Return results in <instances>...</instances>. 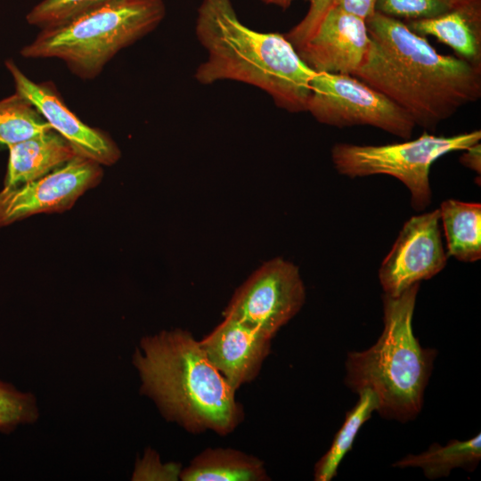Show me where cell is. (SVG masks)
Listing matches in <instances>:
<instances>
[{"label":"cell","mask_w":481,"mask_h":481,"mask_svg":"<svg viewBox=\"0 0 481 481\" xmlns=\"http://www.w3.org/2000/svg\"><path fill=\"white\" fill-rule=\"evenodd\" d=\"M370 45L354 77L404 109L416 126L439 123L481 97V66L439 53L396 18L375 12L366 20Z\"/></svg>","instance_id":"6da1fadb"},{"label":"cell","mask_w":481,"mask_h":481,"mask_svg":"<svg viewBox=\"0 0 481 481\" xmlns=\"http://www.w3.org/2000/svg\"><path fill=\"white\" fill-rule=\"evenodd\" d=\"M195 33L207 59L194 77L203 85L233 80L257 86L289 112L306 111L316 73L282 34L256 31L237 16L231 0H201Z\"/></svg>","instance_id":"7a4b0ae2"},{"label":"cell","mask_w":481,"mask_h":481,"mask_svg":"<svg viewBox=\"0 0 481 481\" xmlns=\"http://www.w3.org/2000/svg\"><path fill=\"white\" fill-rule=\"evenodd\" d=\"M134 364L142 391L164 415L192 431L231 432L240 420L235 389L212 365L192 334L182 330L145 337Z\"/></svg>","instance_id":"3957f363"},{"label":"cell","mask_w":481,"mask_h":481,"mask_svg":"<svg viewBox=\"0 0 481 481\" xmlns=\"http://www.w3.org/2000/svg\"><path fill=\"white\" fill-rule=\"evenodd\" d=\"M419 288L415 283L398 296L384 294L380 337L366 350L349 352L346 361V385L355 393L371 389L378 399V412L401 422L420 412L436 354L423 348L413 334Z\"/></svg>","instance_id":"277c9868"},{"label":"cell","mask_w":481,"mask_h":481,"mask_svg":"<svg viewBox=\"0 0 481 481\" xmlns=\"http://www.w3.org/2000/svg\"><path fill=\"white\" fill-rule=\"evenodd\" d=\"M165 14L163 0H114L68 23L41 29L20 54L60 59L74 75L93 79L120 50L154 30Z\"/></svg>","instance_id":"5b68a950"},{"label":"cell","mask_w":481,"mask_h":481,"mask_svg":"<svg viewBox=\"0 0 481 481\" xmlns=\"http://www.w3.org/2000/svg\"><path fill=\"white\" fill-rule=\"evenodd\" d=\"M481 131L452 136L424 132L414 140L384 145L336 143L331 159L336 170L351 178L388 175L400 180L411 192L412 205L423 210L431 202L429 170L440 157L465 151L478 143Z\"/></svg>","instance_id":"8992f818"},{"label":"cell","mask_w":481,"mask_h":481,"mask_svg":"<svg viewBox=\"0 0 481 481\" xmlns=\"http://www.w3.org/2000/svg\"><path fill=\"white\" fill-rule=\"evenodd\" d=\"M306 111L337 127L371 126L403 139L416 126L411 116L382 93L352 75L315 73Z\"/></svg>","instance_id":"52a82bcc"},{"label":"cell","mask_w":481,"mask_h":481,"mask_svg":"<svg viewBox=\"0 0 481 481\" xmlns=\"http://www.w3.org/2000/svg\"><path fill=\"white\" fill-rule=\"evenodd\" d=\"M305 299L298 267L275 257L265 262L240 286L224 315L256 328L272 338L298 314Z\"/></svg>","instance_id":"ba28073f"},{"label":"cell","mask_w":481,"mask_h":481,"mask_svg":"<svg viewBox=\"0 0 481 481\" xmlns=\"http://www.w3.org/2000/svg\"><path fill=\"white\" fill-rule=\"evenodd\" d=\"M102 165L78 155L51 173L0 192V227L42 213L69 209L102 178Z\"/></svg>","instance_id":"9c48e42d"},{"label":"cell","mask_w":481,"mask_h":481,"mask_svg":"<svg viewBox=\"0 0 481 481\" xmlns=\"http://www.w3.org/2000/svg\"><path fill=\"white\" fill-rule=\"evenodd\" d=\"M439 221V209H436L405 222L379 270L385 294L398 296L444 269L448 255L443 245Z\"/></svg>","instance_id":"30bf717a"},{"label":"cell","mask_w":481,"mask_h":481,"mask_svg":"<svg viewBox=\"0 0 481 481\" xmlns=\"http://www.w3.org/2000/svg\"><path fill=\"white\" fill-rule=\"evenodd\" d=\"M369 45L366 20L333 4L296 51L316 73L353 76L363 63Z\"/></svg>","instance_id":"8fae6325"},{"label":"cell","mask_w":481,"mask_h":481,"mask_svg":"<svg viewBox=\"0 0 481 481\" xmlns=\"http://www.w3.org/2000/svg\"><path fill=\"white\" fill-rule=\"evenodd\" d=\"M5 66L12 76L16 92L29 101L80 155L102 166H111L119 159L121 152L117 143L102 130L82 122L52 86L32 81L12 60L6 61Z\"/></svg>","instance_id":"7c38bea8"},{"label":"cell","mask_w":481,"mask_h":481,"mask_svg":"<svg viewBox=\"0 0 481 481\" xmlns=\"http://www.w3.org/2000/svg\"><path fill=\"white\" fill-rule=\"evenodd\" d=\"M271 338L231 317L200 341L208 359L236 390L254 379L269 353Z\"/></svg>","instance_id":"4fadbf2b"},{"label":"cell","mask_w":481,"mask_h":481,"mask_svg":"<svg viewBox=\"0 0 481 481\" xmlns=\"http://www.w3.org/2000/svg\"><path fill=\"white\" fill-rule=\"evenodd\" d=\"M414 33L432 36L458 57L481 66V0L463 4L438 16L404 21Z\"/></svg>","instance_id":"5bb4252c"},{"label":"cell","mask_w":481,"mask_h":481,"mask_svg":"<svg viewBox=\"0 0 481 481\" xmlns=\"http://www.w3.org/2000/svg\"><path fill=\"white\" fill-rule=\"evenodd\" d=\"M4 188L37 180L65 165L77 151L53 129L10 146Z\"/></svg>","instance_id":"9a60e30c"},{"label":"cell","mask_w":481,"mask_h":481,"mask_svg":"<svg viewBox=\"0 0 481 481\" xmlns=\"http://www.w3.org/2000/svg\"><path fill=\"white\" fill-rule=\"evenodd\" d=\"M440 220L446 239L447 255L462 262L481 257V205L446 200L442 202Z\"/></svg>","instance_id":"2e32d148"},{"label":"cell","mask_w":481,"mask_h":481,"mask_svg":"<svg viewBox=\"0 0 481 481\" xmlns=\"http://www.w3.org/2000/svg\"><path fill=\"white\" fill-rule=\"evenodd\" d=\"M180 477L184 481H258L266 479L263 463L232 449H208L197 456Z\"/></svg>","instance_id":"e0dca14e"},{"label":"cell","mask_w":481,"mask_h":481,"mask_svg":"<svg viewBox=\"0 0 481 481\" xmlns=\"http://www.w3.org/2000/svg\"><path fill=\"white\" fill-rule=\"evenodd\" d=\"M481 459L480 433L468 440H451L444 446L433 443L420 454H408L393 467L420 468L428 479L447 477L456 468L473 471Z\"/></svg>","instance_id":"ac0fdd59"},{"label":"cell","mask_w":481,"mask_h":481,"mask_svg":"<svg viewBox=\"0 0 481 481\" xmlns=\"http://www.w3.org/2000/svg\"><path fill=\"white\" fill-rule=\"evenodd\" d=\"M357 394V403L346 412L329 450L315 464L314 477L316 481H330L337 476L338 466L351 450L360 428L378 410L377 396L371 389L364 388Z\"/></svg>","instance_id":"d6986e66"},{"label":"cell","mask_w":481,"mask_h":481,"mask_svg":"<svg viewBox=\"0 0 481 481\" xmlns=\"http://www.w3.org/2000/svg\"><path fill=\"white\" fill-rule=\"evenodd\" d=\"M52 129L37 108L17 92L0 101V148Z\"/></svg>","instance_id":"ffe728a7"},{"label":"cell","mask_w":481,"mask_h":481,"mask_svg":"<svg viewBox=\"0 0 481 481\" xmlns=\"http://www.w3.org/2000/svg\"><path fill=\"white\" fill-rule=\"evenodd\" d=\"M114 0H42L27 14V21L41 29L63 25Z\"/></svg>","instance_id":"44dd1931"},{"label":"cell","mask_w":481,"mask_h":481,"mask_svg":"<svg viewBox=\"0 0 481 481\" xmlns=\"http://www.w3.org/2000/svg\"><path fill=\"white\" fill-rule=\"evenodd\" d=\"M38 416L36 399L0 379V432L9 434L20 425L34 422Z\"/></svg>","instance_id":"7402d4cb"},{"label":"cell","mask_w":481,"mask_h":481,"mask_svg":"<svg viewBox=\"0 0 481 481\" xmlns=\"http://www.w3.org/2000/svg\"><path fill=\"white\" fill-rule=\"evenodd\" d=\"M473 0H377L376 12L403 21L429 19Z\"/></svg>","instance_id":"603a6c76"},{"label":"cell","mask_w":481,"mask_h":481,"mask_svg":"<svg viewBox=\"0 0 481 481\" xmlns=\"http://www.w3.org/2000/svg\"><path fill=\"white\" fill-rule=\"evenodd\" d=\"M309 9L306 16L284 34L295 49L298 48L312 35L324 13L334 4V0H306Z\"/></svg>","instance_id":"cb8c5ba5"},{"label":"cell","mask_w":481,"mask_h":481,"mask_svg":"<svg viewBox=\"0 0 481 481\" xmlns=\"http://www.w3.org/2000/svg\"><path fill=\"white\" fill-rule=\"evenodd\" d=\"M180 466L176 464L161 465L157 456L146 454L137 465L134 479L175 480L180 477Z\"/></svg>","instance_id":"d4e9b609"},{"label":"cell","mask_w":481,"mask_h":481,"mask_svg":"<svg viewBox=\"0 0 481 481\" xmlns=\"http://www.w3.org/2000/svg\"><path fill=\"white\" fill-rule=\"evenodd\" d=\"M376 3L377 0H334L333 4L367 20L375 13Z\"/></svg>","instance_id":"484cf974"},{"label":"cell","mask_w":481,"mask_h":481,"mask_svg":"<svg viewBox=\"0 0 481 481\" xmlns=\"http://www.w3.org/2000/svg\"><path fill=\"white\" fill-rule=\"evenodd\" d=\"M460 158V162L465 167L480 175L481 172V145L480 143L469 147Z\"/></svg>","instance_id":"4316f807"},{"label":"cell","mask_w":481,"mask_h":481,"mask_svg":"<svg viewBox=\"0 0 481 481\" xmlns=\"http://www.w3.org/2000/svg\"><path fill=\"white\" fill-rule=\"evenodd\" d=\"M268 4H274L282 9H287L294 0H261Z\"/></svg>","instance_id":"83f0119b"}]
</instances>
